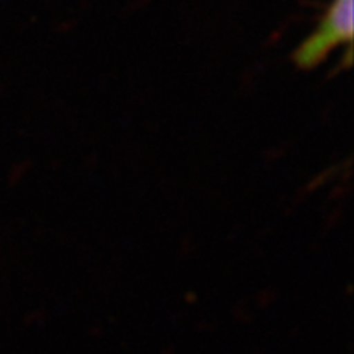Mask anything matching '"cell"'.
Segmentation results:
<instances>
[{
	"mask_svg": "<svg viewBox=\"0 0 354 354\" xmlns=\"http://www.w3.org/2000/svg\"><path fill=\"white\" fill-rule=\"evenodd\" d=\"M353 35L354 0H332L316 30L295 49L292 59L300 68H315L341 44L351 46Z\"/></svg>",
	"mask_w": 354,
	"mask_h": 354,
	"instance_id": "cell-1",
	"label": "cell"
}]
</instances>
